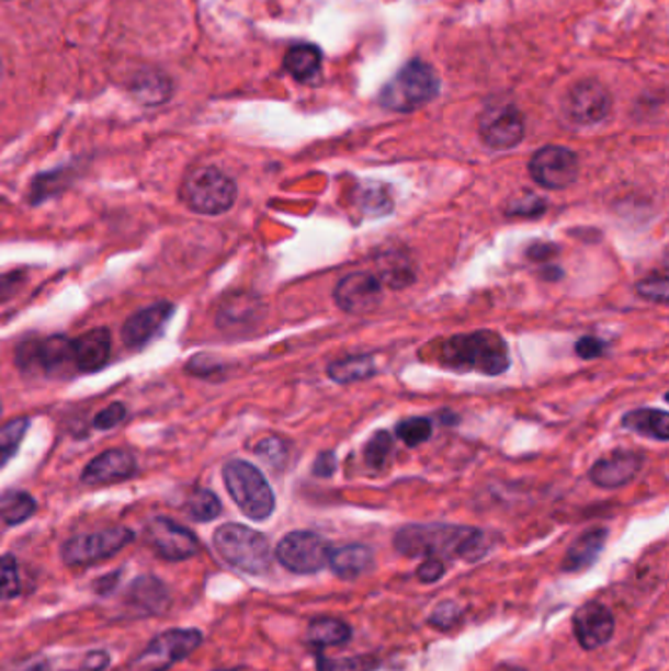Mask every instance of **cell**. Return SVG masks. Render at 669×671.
<instances>
[{"label":"cell","instance_id":"obj_1","mask_svg":"<svg viewBox=\"0 0 669 671\" xmlns=\"http://www.w3.org/2000/svg\"><path fill=\"white\" fill-rule=\"evenodd\" d=\"M395 548L407 558L467 559L487 551L485 534L456 524H409L395 534Z\"/></svg>","mask_w":669,"mask_h":671},{"label":"cell","instance_id":"obj_2","mask_svg":"<svg viewBox=\"0 0 669 671\" xmlns=\"http://www.w3.org/2000/svg\"><path fill=\"white\" fill-rule=\"evenodd\" d=\"M438 360L450 372L501 375L511 365L507 342L491 330L457 334L438 350Z\"/></svg>","mask_w":669,"mask_h":671},{"label":"cell","instance_id":"obj_3","mask_svg":"<svg viewBox=\"0 0 669 671\" xmlns=\"http://www.w3.org/2000/svg\"><path fill=\"white\" fill-rule=\"evenodd\" d=\"M214 548L233 568L250 576H263L271 568V546L261 532L243 524H223L214 532Z\"/></svg>","mask_w":669,"mask_h":671},{"label":"cell","instance_id":"obj_4","mask_svg":"<svg viewBox=\"0 0 669 671\" xmlns=\"http://www.w3.org/2000/svg\"><path fill=\"white\" fill-rule=\"evenodd\" d=\"M224 484L234 503L251 521H265L275 511V494L260 469L242 459L224 466Z\"/></svg>","mask_w":669,"mask_h":671},{"label":"cell","instance_id":"obj_5","mask_svg":"<svg viewBox=\"0 0 669 671\" xmlns=\"http://www.w3.org/2000/svg\"><path fill=\"white\" fill-rule=\"evenodd\" d=\"M233 179L216 168L195 169L181 186V198L199 215H223L236 203Z\"/></svg>","mask_w":669,"mask_h":671},{"label":"cell","instance_id":"obj_6","mask_svg":"<svg viewBox=\"0 0 669 671\" xmlns=\"http://www.w3.org/2000/svg\"><path fill=\"white\" fill-rule=\"evenodd\" d=\"M438 93V77L432 67L410 61L400 69L382 93V104L390 111L409 112L430 103Z\"/></svg>","mask_w":669,"mask_h":671},{"label":"cell","instance_id":"obj_7","mask_svg":"<svg viewBox=\"0 0 669 671\" xmlns=\"http://www.w3.org/2000/svg\"><path fill=\"white\" fill-rule=\"evenodd\" d=\"M203 644V633L195 628H171L156 636L148 648L131 663V671H168L183 662Z\"/></svg>","mask_w":669,"mask_h":671},{"label":"cell","instance_id":"obj_8","mask_svg":"<svg viewBox=\"0 0 669 671\" xmlns=\"http://www.w3.org/2000/svg\"><path fill=\"white\" fill-rule=\"evenodd\" d=\"M16 364L22 372L64 377L75 365L73 340L66 336L29 340L16 350Z\"/></svg>","mask_w":669,"mask_h":671},{"label":"cell","instance_id":"obj_9","mask_svg":"<svg viewBox=\"0 0 669 671\" xmlns=\"http://www.w3.org/2000/svg\"><path fill=\"white\" fill-rule=\"evenodd\" d=\"M134 541V532L124 526H114L106 531L79 534L64 544V561L67 566H93L99 561L116 556L122 548H126Z\"/></svg>","mask_w":669,"mask_h":671},{"label":"cell","instance_id":"obj_10","mask_svg":"<svg viewBox=\"0 0 669 671\" xmlns=\"http://www.w3.org/2000/svg\"><path fill=\"white\" fill-rule=\"evenodd\" d=\"M275 556L283 568L298 576H308L328 564L330 544L315 532H291L277 544Z\"/></svg>","mask_w":669,"mask_h":671},{"label":"cell","instance_id":"obj_11","mask_svg":"<svg viewBox=\"0 0 669 671\" xmlns=\"http://www.w3.org/2000/svg\"><path fill=\"white\" fill-rule=\"evenodd\" d=\"M579 171L577 156L571 149L548 146L534 153L530 159V175L544 189L559 191L574 185Z\"/></svg>","mask_w":669,"mask_h":671},{"label":"cell","instance_id":"obj_12","mask_svg":"<svg viewBox=\"0 0 669 671\" xmlns=\"http://www.w3.org/2000/svg\"><path fill=\"white\" fill-rule=\"evenodd\" d=\"M146 536H148L149 546L154 548L159 558L168 559V561H183V559L193 558L201 548L199 538L193 532L166 516H158L149 522Z\"/></svg>","mask_w":669,"mask_h":671},{"label":"cell","instance_id":"obj_13","mask_svg":"<svg viewBox=\"0 0 669 671\" xmlns=\"http://www.w3.org/2000/svg\"><path fill=\"white\" fill-rule=\"evenodd\" d=\"M479 134L489 148H514L524 136L522 114L511 104L487 109L479 118Z\"/></svg>","mask_w":669,"mask_h":671},{"label":"cell","instance_id":"obj_14","mask_svg":"<svg viewBox=\"0 0 669 671\" xmlns=\"http://www.w3.org/2000/svg\"><path fill=\"white\" fill-rule=\"evenodd\" d=\"M382 297V283L372 273H350L338 283L334 291L338 307L350 315L372 312Z\"/></svg>","mask_w":669,"mask_h":671},{"label":"cell","instance_id":"obj_15","mask_svg":"<svg viewBox=\"0 0 669 671\" xmlns=\"http://www.w3.org/2000/svg\"><path fill=\"white\" fill-rule=\"evenodd\" d=\"M574 634L586 650H597L613 638L614 616L609 606L599 601H589L579 606L574 615Z\"/></svg>","mask_w":669,"mask_h":671},{"label":"cell","instance_id":"obj_16","mask_svg":"<svg viewBox=\"0 0 669 671\" xmlns=\"http://www.w3.org/2000/svg\"><path fill=\"white\" fill-rule=\"evenodd\" d=\"M609 109H611V96L596 81L577 84L567 96V114L577 124H597L609 114Z\"/></svg>","mask_w":669,"mask_h":671},{"label":"cell","instance_id":"obj_17","mask_svg":"<svg viewBox=\"0 0 669 671\" xmlns=\"http://www.w3.org/2000/svg\"><path fill=\"white\" fill-rule=\"evenodd\" d=\"M136 474V459L128 450H109L84 467V485L118 484Z\"/></svg>","mask_w":669,"mask_h":671},{"label":"cell","instance_id":"obj_18","mask_svg":"<svg viewBox=\"0 0 669 671\" xmlns=\"http://www.w3.org/2000/svg\"><path fill=\"white\" fill-rule=\"evenodd\" d=\"M124 599L132 611L144 616L161 615L171 603L168 585L154 576H140L134 579L126 589Z\"/></svg>","mask_w":669,"mask_h":671},{"label":"cell","instance_id":"obj_19","mask_svg":"<svg viewBox=\"0 0 669 671\" xmlns=\"http://www.w3.org/2000/svg\"><path fill=\"white\" fill-rule=\"evenodd\" d=\"M171 315H173L171 303H156V305L132 315L122 328L124 344L131 345V348H141V345L148 344L149 340L158 334L161 328L166 327V322Z\"/></svg>","mask_w":669,"mask_h":671},{"label":"cell","instance_id":"obj_20","mask_svg":"<svg viewBox=\"0 0 669 671\" xmlns=\"http://www.w3.org/2000/svg\"><path fill=\"white\" fill-rule=\"evenodd\" d=\"M111 360V332L106 328H94L73 340L75 369L93 373L103 369Z\"/></svg>","mask_w":669,"mask_h":671},{"label":"cell","instance_id":"obj_21","mask_svg":"<svg viewBox=\"0 0 669 671\" xmlns=\"http://www.w3.org/2000/svg\"><path fill=\"white\" fill-rule=\"evenodd\" d=\"M642 456L633 452L614 454L611 457L599 459L596 466L591 467L589 477L593 484L604 489H616L623 485L631 484L636 474L640 471Z\"/></svg>","mask_w":669,"mask_h":671},{"label":"cell","instance_id":"obj_22","mask_svg":"<svg viewBox=\"0 0 669 671\" xmlns=\"http://www.w3.org/2000/svg\"><path fill=\"white\" fill-rule=\"evenodd\" d=\"M216 320L226 332L250 330L261 320V303L251 295H234L220 307Z\"/></svg>","mask_w":669,"mask_h":671},{"label":"cell","instance_id":"obj_23","mask_svg":"<svg viewBox=\"0 0 669 671\" xmlns=\"http://www.w3.org/2000/svg\"><path fill=\"white\" fill-rule=\"evenodd\" d=\"M609 532L604 528H593V531H587L577 538L569 550H567L566 558L562 561V569L564 571H581L587 569L589 566L596 564L599 554L603 551L604 542H606Z\"/></svg>","mask_w":669,"mask_h":671},{"label":"cell","instance_id":"obj_24","mask_svg":"<svg viewBox=\"0 0 669 671\" xmlns=\"http://www.w3.org/2000/svg\"><path fill=\"white\" fill-rule=\"evenodd\" d=\"M373 554L367 546L362 544H350L344 548L330 551L328 566L334 571V576L345 581L360 578L367 569L372 568Z\"/></svg>","mask_w":669,"mask_h":671},{"label":"cell","instance_id":"obj_25","mask_svg":"<svg viewBox=\"0 0 669 671\" xmlns=\"http://www.w3.org/2000/svg\"><path fill=\"white\" fill-rule=\"evenodd\" d=\"M624 429L633 430L644 436L668 442L669 417L666 410L640 409L628 412L623 419Z\"/></svg>","mask_w":669,"mask_h":671},{"label":"cell","instance_id":"obj_26","mask_svg":"<svg viewBox=\"0 0 669 671\" xmlns=\"http://www.w3.org/2000/svg\"><path fill=\"white\" fill-rule=\"evenodd\" d=\"M350 638H352V628L338 618L320 616L308 625L307 640L317 648L340 646V644L348 642Z\"/></svg>","mask_w":669,"mask_h":671},{"label":"cell","instance_id":"obj_27","mask_svg":"<svg viewBox=\"0 0 669 671\" xmlns=\"http://www.w3.org/2000/svg\"><path fill=\"white\" fill-rule=\"evenodd\" d=\"M375 372L377 369H375L372 355H350V357L334 362L328 367V375L336 383H342V385L370 379L372 375H375Z\"/></svg>","mask_w":669,"mask_h":671},{"label":"cell","instance_id":"obj_28","mask_svg":"<svg viewBox=\"0 0 669 671\" xmlns=\"http://www.w3.org/2000/svg\"><path fill=\"white\" fill-rule=\"evenodd\" d=\"M320 49L315 46H297L288 49L285 56V67L288 73L293 75L298 81H308L320 71Z\"/></svg>","mask_w":669,"mask_h":671},{"label":"cell","instance_id":"obj_29","mask_svg":"<svg viewBox=\"0 0 669 671\" xmlns=\"http://www.w3.org/2000/svg\"><path fill=\"white\" fill-rule=\"evenodd\" d=\"M34 513H36V501L24 491H12L0 499V519L10 526L29 521Z\"/></svg>","mask_w":669,"mask_h":671},{"label":"cell","instance_id":"obj_30","mask_svg":"<svg viewBox=\"0 0 669 671\" xmlns=\"http://www.w3.org/2000/svg\"><path fill=\"white\" fill-rule=\"evenodd\" d=\"M29 427L30 419H14L0 429V467L7 466L10 457L19 452Z\"/></svg>","mask_w":669,"mask_h":671},{"label":"cell","instance_id":"obj_31","mask_svg":"<svg viewBox=\"0 0 669 671\" xmlns=\"http://www.w3.org/2000/svg\"><path fill=\"white\" fill-rule=\"evenodd\" d=\"M186 509L191 519L196 522H211L223 513V504L218 501V497L208 489H199L191 494Z\"/></svg>","mask_w":669,"mask_h":671},{"label":"cell","instance_id":"obj_32","mask_svg":"<svg viewBox=\"0 0 669 671\" xmlns=\"http://www.w3.org/2000/svg\"><path fill=\"white\" fill-rule=\"evenodd\" d=\"M19 561L12 554L0 556V599L12 601L20 595Z\"/></svg>","mask_w":669,"mask_h":671},{"label":"cell","instance_id":"obj_33","mask_svg":"<svg viewBox=\"0 0 669 671\" xmlns=\"http://www.w3.org/2000/svg\"><path fill=\"white\" fill-rule=\"evenodd\" d=\"M379 668V660L373 656H355V658H338L330 660L318 653V671H373Z\"/></svg>","mask_w":669,"mask_h":671},{"label":"cell","instance_id":"obj_34","mask_svg":"<svg viewBox=\"0 0 669 671\" xmlns=\"http://www.w3.org/2000/svg\"><path fill=\"white\" fill-rule=\"evenodd\" d=\"M397 436L409 447L420 446L432 436V422L428 419H419V417L402 420L397 427Z\"/></svg>","mask_w":669,"mask_h":671},{"label":"cell","instance_id":"obj_35","mask_svg":"<svg viewBox=\"0 0 669 671\" xmlns=\"http://www.w3.org/2000/svg\"><path fill=\"white\" fill-rule=\"evenodd\" d=\"M390 450H393V440L385 430H379L365 447V462L375 469H382L387 464Z\"/></svg>","mask_w":669,"mask_h":671},{"label":"cell","instance_id":"obj_36","mask_svg":"<svg viewBox=\"0 0 669 671\" xmlns=\"http://www.w3.org/2000/svg\"><path fill=\"white\" fill-rule=\"evenodd\" d=\"M460 618H462V609L454 601H444L434 609V613L430 616V625L436 626L440 630H447L457 625Z\"/></svg>","mask_w":669,"mask_h":671},{"label":"cell","instance_id":"obj_37","mask_svg":"<svg viewBox=\"0 0 669 671\" xmlns=\"http://www.w3.org/2000/svg\"><path fill=\"white\" fill-rule=\"evenodd\" d=\"M256 454L263 457L271 466H277V464L285 462L287 446H285L283 440L271 436V439L261 440L258 447H256Z\"/></svg>","mask_w":669,"mask_h":671},{"label":"cell","instance_id":"obj_38","mask_svg":"<svg viewBox=\"0 0 669 671\" xmlns=\"http://www.w3.org/2000/svg\"><path fill=\"white\" fill-rule=\"evenodd\" d=\"M636 291L640 293L642 297L648 298V300L666 305L668 303V277L660 275V277H650V280L642 281V283L636 285Z\"/></svg>","mask_w":669,"mask_h":671},{"label":"cell","instance_id":"obj_39","mask_svg":"<svg viewBox=\"0 0 669 671\" xmlns=\"http://www.w3.org/2000/svg\"><path fill=\"white\" fill-rule=\"evenodd\" d=\"M544 208H546V203L534 195V193H529V195L521 196V198H517L514 203H511L509 215L536 216L542 215Z\"/></svg>","mask_w":669,"mask_h":671},{"label":"cell","instance_id":"obj_40","mask_svg":"<svg viewBox=\"0 0 669 671\" xmlns=\"http://www.w3.org/2000/svg\"><path fill=\"white\" fill-rule=\"evenodd\" d=\"M126 419V409L121 402H114L111 407L101 410L94 419V427L101 430L114 429L116 424H121L122 420Z\"/></svg>","mask_w":669,"mask_h":671},{"label":"cell","instance_id":"obj_41","mask_svg":"<svg viewBox=\"0 0 669 671\" xmlns=\"http://www.w3.org/2000/svg\"><path fill=\"white\" fill-rule=\"evenodd\" d=\"M26 275L22 271H10V273H2L0 275V303L2 300H9L19 293L20 287L24 285Z\"/></svg>","mask_w":669,"mask_h":671},{"label":"cell","instance_id":"obj_42","mask_svg":"<svg viewBox=\"0 0 669 671\" xmlns=\"http://www.w3.org/2000/svg\"><path fill=\"white\" fill-rule=\"evenodd\" d=\"M444 573H446L444 561L436 558L424 559L417 569V578H419L420 583H436L438 579L442 578Z\"/></svg>","mask_w":669,"mask_h":671},{"label":"cell","instance_id":"obj_43","mask_svg":"<svg viewBox=\"0 0 669 671\" xmlns=\"http://www.w3.org/2000/svg\"><path fill=\"white\" fill-rule=\"evenodd\" d=\"M604 348H606V344H604L603 340H599L596 336H586V338H581L577 342L576 352L583 360H593V357L604 354Z\"/></svg>","mask_w":669,"mask_h":671},{"label":"cell","instance_id":"obj_44","mask_svg":"<svg viewBox=\"0 0 669 671\" xmlns=\"http://www.w3.org/2000/svg\"><path fill=\"white\" fill-rule=\"evenodd\" d=\"M363 208H365V213H372V215L389 213V196L385 195V193H375V185H372L370 186V191L365 193Z\"/></svg>","mask_w":669,"mask_h":671},{"label":"cell","instance_id":"obj_45","mask_svg":"<svg viewBox=\"0 0 669 671\" xmlns=\"http://www.w3.org/2000/svg\"><path fill=\"white\" fill-rule=\"evenodd\" d=\"M315 476L318 477H330L336 471V457L332 452H326L320 454L317 462H315Z\"/></svg>","mask_w":669,"mask_h":671},{"label":"cell","instance_id":"obj_46","mask_svg":"<svg viewBox=\"0 0 669 671\" xmlns=\"http://www.w3.org/2000/svg\"><path fill=\"white\" fill-rule=\"evenodd\" d=\"M109 663H111V658H109V653L106 652H93L87 656V660L83 663L84 671H103L109 668Z\"/></svg>","mask_w":669,"mask_h":671},{"label":"cell","instance_id":"obj_47","mask_svg":"<svg viewBox=\"0 0 669 671\" xmlns=\"http://www.w3.org/2000/svg\"><path fill=\"white\" fill-rule=\"evenodd\" d=\"M118 578H121V571H116L114 576H104V578L99 579V583L94 585V589L101 593V596L111 595L114 588H116V583H118Z\"/></svg>","mask_w":669,"mask_h":671},{"label":"cell","instance_id":"obj_48","mask_svg":"<svg viewBox=\"0 0 669 671\" xmlns=\"http://www.w3.org/2000/svg\"><path fill=\"white\" fill-rule=\"evenodd\" d=\"M558 252V248L556 246H549V243H538V246H534V248H530L529 255L532 260H548L549 253Z\"/></svg>","mask_w":669,"mask_h":671},{"label":"cell","instance_id":"obj_49","mask_svg":"<svg viewBox=\"0 0 669 671\" xmlns=\"http://www.w3.org/2000/svg\"><path fill=\"white\" fill-rule=\"evenodd\" d=\"M49 670H52V668H49V663L34 662L32 663V666H29V668H24V670H20V671H49Z\"/></svg>","mask_w":669,"mask_h":671},{"label":"cell","instance_id":"obj_50","mask_svg":"<svg viewBox=\"0 0 669 671\" xmlns=\"http://www.w3.org/2000/svg\"><path fill=\"white\" fill-rule=\"evenodd\" d=\"M495 671H526V670H522V668H519V666H511V663H502V666H499V668H497V670Z\"/></svg>","mask_w":669,"mask_h":671},{"label":"cell","instance_id":"obj_51","mask_svg":"<svg viewBox=\"0 0 669 671\" xmlns=\"http://www.w3.org/2000/svg\"><path fill=\"white\" fill-rule=\"evenodd\" d=\"M0 412H2V405H0Z\"/></svg>","mask_w":669,"mask_h":671}]
</instances>
